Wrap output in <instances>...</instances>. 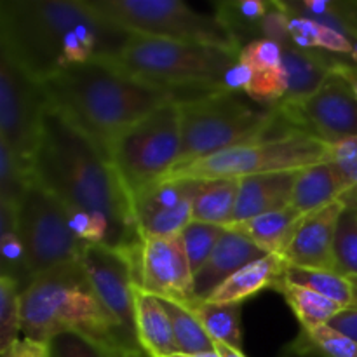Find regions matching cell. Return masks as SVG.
Listing matches in <instances>:
<instances>
[{
    "label": "cell",
    "instance_id": "cell-1",
    "mask_svg": "<svg viewBox=\"0 0 357 357\" xmlns=\"http://www.w3.org/2000/svg\"><path fill=\"white\" fill-rule=\"evenodd\" d=\"M33 178L65 209L84 244L136 251L142 244L131 194L107 152L47 108L37 149Z\"/></svg>",
    "mask_w": 357,
    "mask_h": 357
},
{
    "label": "cell",
    "instance_id": "cell-2",
    "mask_svg": "<svg viewBox=\"0 0 357 357\" xmlns=\"http://www.w3.org/2000/svg\"><path fill=\"white\" fill-rule=\"evenodd\" d=\"M132 38L89 0L0 2V52L42 84L77 65L114 58Z\"/></svg>",
    "mask_w": 357,
    "mask_h": 357
},
{
    "label": "cell",
    "instance_id": "cell-3",
    "mask_svg": "<svg viewBox=\"0 0 357 357\" xmlns=\"http://www.w3.org/2000/svg\"><path fill=\"white\" fill-rule=\"evenodd\" d=\"M49 107L93 139L110 157L128 129L171 100L173 91L152 86L115 65L110 58L77 65L44 82Z\"/></svg>",
    "mask_w": 357,
    "mask_h": 357
},
{
    "label": "cell",
    "instance_id": "cell-4",
    "mask_svg": "<svg viewBox=\"0 0 357 357\" xmlns=\"http://www.w3.org/2000/svg\"><path fill=\"white\" fill-rule=\"evenodd\" d=\"M61 333L82 335L117 357L142 349L105 309L79 260L38 275L21 291V337L49 344Z\"/></svg>",
    "mask_w": 357,
    "mask_h": 357
},
{
    "label": "cell",
    "instance_id": "cell-5",
    "mask_svg": "<svg viewBox=\"0 0 357 357\" xmlns=\"http://www.w3.org/2000/svg\"><path fill=\"white\" fill-rule=\"evenodd\" d=\"M241 49L164 38L136 37L110 58L136 79L173 91L178 98L190 94L234 91L243 93Z\"/></svg>",
    "mask_w": 357,
    "mask_h": 357
},
{
    "label": "cell",
    "instance_id": "cell-6",
    "mask_svg": "<svg viewBox=\"0 0 357 357\" xmlns=\"http://www.w3.org/2000/svg\"><path fill=\"white\" fill-rule=\"evenodd\" d=\"M181 129L180 159L174 169L199 159L264 138L284 124L275 108L251 103L234 91L190 94L178 98ZM171 173V171H169Z\"/></svg>",
    "mask_w": 357,
    "mask_h": 357
},
{
    "label": "cell",
    "instance_id": "cell-7",
    "mask_svg": "<svg viewBox=\"0 0 357 357\" xmlns=\"http://www.w3.org/2000/svg\"><path fill=\"white\" fill-rule=\"evenodd\" d=\"M330 159L331 146L326 143L296 129H278L264 138L241 143L173 169L164 178L194 181L241 180L255 174L302 171Z\"/></svg>",
    "mask_w": 357,
    "mask_h": 357
},
{
    "label": "cell",
    "instance_id": "cell-8",
    "mask_svg": "<svg viewBox=\"0 0 357 357\" xmlns=\"http://www.w3.org/2000/svg\"><path fill=\"white\" fill-rule=\"evenodd\" d=\"M89 3L136 37L241 49L215 13H199L181 0H89Z\"/></svg>",
    "mask_w": 357,
    "mask_h": 357
},
{
    "label": "cell",
    "instance_id": "cell-9",
    "mask_svg": "<svg viewBox=\"0 0 357 357\" xmlns=\"http://www.w3.org/2000/svg\"><path fill=\"white\" fill-rule=\"evenodd\" d=\"M180 150V108L171 100L128 129L112 146L110 159L132 199L176 167Z\"/></svg>",
    "mask_w": 357,
    "mask_h": 357
},
{
    "label": "cell",
    "instance_id": "cell-10",
    "mask_svg": "<svg viewBox=\"0 0 357 357\" xmlns=\"http://www.w3.org/2000/svg\"><path fill=\"white\" fill-rule=\"evenodd\" d=\"M16 218L30 282L59 265L79 260L86 244L73 232L61 204L37 181L17 204Z\"/></svg>",
    "mask_w": 357,
    "mask_h": 357
},
{
    "label": "cell",
    "instance_id": "cell-11",
    "mask_svg": "<svg viewBox=\"0 0 357 357\" xmlns=\"http://www.w3.org/2000/svg\"><path fill=\"white\" fill-rule=\"evenodd\" d=\"M286 128L335 146L357 138V98L340 65L305 100L275 108Z\"/></svg>",
    "mask_w": 357,
    "mask_h": 357
},
{
    "label": "cell",
    "instance_id": "cell-12",
    "mask_svg": "<svg viewBox=\"0 0 357 357\" xmlns=\"http://www.w3.org/2000/svg\"><path fill=\"white\" fill-rule=\"evenodd\" d=\"M47 108L44 84L0 52V142L31 159Z\"/></svg>",
    "mask_w": 357,
    "mask_h": 357
},
{
    "label": "cell",
    "instance_id": "cell-13",
    "mask_svg": "<svg viewBox=\"0 0 357 357\" xmlns=\"http://www.w3.org/2000/svg\"><path fill=\"white\" fill-rule=\"evenodd\" d=\"M136 251L87 244L79 261L105 309L121 324L129 340L138 345L135 324V295L138 288Z\"/></svg>",
    "mask_w": 357,
    "mask_h": 357
},
{
    "label": "cell",
    "instance_id": "cell-14",
    "mask_svg": "<svg viewBox=\"0 0 357 357\" xmlns=\"http://www.w3.org/2000/svg\"><path fill=\"white\" fill-rule=\"evenodd\" d=\"M138 288L160 300L194 302V272L180 236L145 237L136 253Z\"/></svg>",
    "mask_w": 357,
    "mask_h": 357
},
{
    "label": "cell",
    "instance_id": "cell-15",
    "mask_svg": "<svg viewBox=\"0 0 357 357\" xmlns=\"http://www.w3.org/2000/svg\"><path fill=\"white\" fill-rule=\"evenodd\" d=\"M199 181L164 178L132 195L142 239L176 237L194 222V197Z\"/></svg>",
    "mask_w": 357,
    "mask_h": 357
},
{
    "label": "cell",
    "instance_id": "cell-16",
    "mask_svg": "<svg viewBox=\"0 0 357 357\" xmlns=\"http://www.w3.org/2000/svg\"><path fill=\"white\" fill-rule=\"evenodd\" d=\"M282 54V44L271 38H257L241 47L243 94L253 103L265 108H275L284 101L288 93V77Z\"/></svg>",
    "mask_w": 357,
    "mask_h": 357
},
{
    "label": "cell",
    "instance_id": "cell-17",
    "mask_svg": "<svg viewBox=\"0 0 357 357\" xmlns=\"http://www.w3.org/2000/svg\"><path fill=\"white\" fill-rule=\"evenodd\" d=\"M345 206L347 202L340 199L324 208L307 213L300 222L288 250L282 255L286 264L300 268L337 272L333 255L335 234Z\"/></svg>",
    "mask_w": 357,
    "mask_h": 357
},
{
    "label": "cell",
    "instance_id": "cell-18",
    "mask_svg": "<svg viewBox=\"0 0 357 357\" xmlns=\"http://www.w3.org/2000/svg\"><path fill=\"white\" fill-rule=\"evenodd\" d=\"M265 255L267 253L251 243L246 236L237 230L225 229V234L218 241L209 260L194 275V302L206 300L237 271Z\"/></svg>",
    "mask_w": 357,
    "mask_h": 357
},
{
    "label": "cell",
    "instance_id": "cell-19",
    "mask_svg": "<svg viewBox=\"0 0 357 357\" xmlns=\"http://www.w3.org/2000/svg\"><path fill=\"white\" fill-rule=\"evenodd\" d=\"M298 174L300 171H282L241 178L236 213L229 227L265 213L289 208Z\"/></svg>",
    "mask_w": 357,
    "mask_h": 357
},
{
    "label": "cell",
    "instance_id": "cell-20",
    "mask_svg": "<svg viewBox=\"0 0 357 357\" xmlns=\"http://www.w3.org/2000/svg\"><path fill=\"white\" fill-rule=\"evenodd\" d=\"M286 265V260L279 255H265L237 271L202 302L243 303L264 289H274L284 275Z\"/></svg>",
    "mask_w": 357,
    "mask_h": 357
},
{
    "label": "cell",
    "instance_id": "cell-21",
    "mask_svg": "<svg viewBox=\"0 0 357 357\" xmlns=\"http://www.w3.org/2000/svg\"><path fill=\"white\" fill-rule=\"evenodd\" d=\"M135 324L138 344L152 357H173L178 354L173 326L164 302L143 289L136 288Z\"/></svg>",
    "mask_w": 357,
    "mask_h": 357
},
{
    "label": "cell",
    "instance_id": "cell-22",
    "mask_svg": "<svg viewBox=\"0 0 357 357\" xmlns=\"http://www.w3.org/2000/svg\"><path fill=\"white\" fill-rule=\"evenodd\" d=\"M349 194L347 183L331 160L302 169L293 190L291 206L302 213H312Z\"/></svg>",
    "mask_w": 357,
    "mask_h": 357
},
{
    "label": "cell",
    "instance_id": "cell-23",
    "mask_svg": "<svg viewBox=\"0 0 357 357\" xmlns=\"http://www.w3.org/2000/svg\"><path fill=\"white\" fill-rule=\"evenodd\" d=\"M282 47H284L282 58H284V70L286 77H288V93H286L284 101L281 105L305 100L324 82V79L330 75L335 66L345 65L337 59L317 54V52L303 51L295 45L282 44Z\"/></svg>",
    "mask_w": 357,
    "mask_h": 357
},
{
    "label": "cell",
    "instance_id": "cell-24",
    "mask_svg": "<svg viewBox=\"0 0 357 357\" xmlns=\"http://www.w3.org/2000/svg\"><path fill=\"white\" fill-rule=\"evenodd\" d=\"M305 213L298 211L293 206L279 211L265 213V215L255 216L237 225L227 227L246 236L251 243L257 244L261 251L267 255H279L282 257L288 250L289 243L293 241L300 222Z\"/></svg>",
    "mask_w": 357,
    "mask_h": 357
},
{
    "label": "cell",
    "instance_id": "cell-25",
    "mask_svg": "<svg viewBox=\"0 0 357 357\" xmlns=\"http://www.w3.org/2000/svg\"><path fill=\"white\" fill-rule=\"evenodd\" d=\"M288 13L324 24L357 42V0H279Z\"/></svg>",
    "mask_w": 357,
    "mask_h": 357
},
{
    "label": "cell",
    "instance_id": "cell-26",
    "mask_svg": "<svg viewBox=\"0 0 357 357\" xmlns=\"http://www.w3.org/2000/svg\"><path fill=\"white\" fill-rule=\"evenodd\" d=\"M239 180L199 181L194 197V222L227 227L232 223L236 213Z\"/></svg>",
    "mask_w": 357,
    "mask_h": 357
},
{
    "label": "cell",
    "instance_id": "cell-27",
    "mask_svg": "<svg viewBox=\"0 0 357 357\" xmlns=\"http://www.w3.org/2000/svg\"><path fill=\"white\" fill-rule=\"evenodd\" d=\"M272 2L264 0H222L215 3V14L243 47L248 42L264 38L265 21Z\"/></svg>",
    "mask_w": 357,
    "mask_h": 357
},
{
    "label": "cell",
    "instance_id": "cell-28",
    "mask_svg": "<svg viewBox=\"0 0 357 357\" xmlns=\"http://www.w3.org/2000/svg\"><path fill=\"white\" fill-rule=\"evenodd\" d=\"M185 305L190 307L215 344L220 342L237 351H243V330H241L243 303L190 302Z\"/></svg>",
    "mask_w": 357,
    "mask_h": 357
},
{
    "label": "cell",
    "instance_id": "cell-29",
    "mask_svg": "<svg viewBox=\"0 0 357 357\" xmlns=\"http://www.w3.org/2000/svg\"><path fill=\"white\" fill-rule=\"evenodd\" d=\"M274 289L281 293L303 330L326 326L337 314L344 310L338 303L331 302V300L324 298V296L317 295L310 289L302 288V286L289 284L284 279H281Z\"/></svg>",
    "mask_w": 357,
    "mask_h": 357
},
{
    "label": "cell",
    "instance_id": "cell-30",
    "mask_svg": "<svg viewBox=\"0 0 357 357\" xmlns=\"http://www.w3.org/2000/svg\"><path fill=\"white\" fill-rule=\"evenodd\" d=\"M282 279L289 284L302 286V288L310 289V291L338 303L342 309H352L354 307V286H352V281L345 275L338 274V272L286 265Z\"/></svg>",
    "mask_w": 357,
    "mask_h": 357
},
{
    "label": "cell",
    "instance_id": "cell-31",
    "mask_svg": "<svg viewBox=\"0 0 357 357\" xmlns=\"http://www.w3.org/2000/svg\"><path fill=\"white\" fill-rule=\"evenodd\" d=\"M16 208L17 206L0 202V255H2L0 275L16 281L23 291L30 284V278L26 268V251L17 230Z\"/></svg>",
    "mask_w": 357,
    "mask_h": 357
},
{
    "label": "cell",
    "instance_id": "cell-32",
    "mask_svg": "<svg viewBox=\"0 0 357 357\" xmlns=\"http://www.w3.org/2000/svg\"><path fill=\"white\" fill-rule=\"evenodd\" d=\"M288 357H357V344L331 326L300 330L286 349ZM284 356V357H286Z\"/></svg>",
    "mask_w": 357,
    "mask_h": 357
},
{
    "label": "cell",
    "instance_id": "cell-33",
    "mask_svg": "<svg viewBox=\"0 0 357 357\" xmlns=\"http://www.w3.org/2000/svg\"><path fill=\"white\" fill-rule=\"evenodd\" d=\"M162 302L167 314H169L178 354L194 356L202 354V352L216 351L215 342H213L211 338H209V335L206 333L201 321L195 317V314L192 312L190 307L185 305V303L169 302V300H162Z\"/></svg>",
    "mask_w": 357,
    "mask_h": 357
},
{
    "label": "cell",
    "instance_id": "cell-34",
    "mask_svg": "<svg viewBox=\"0 0 357 357\" xmlns=\"http://www.w3.org/2000/svg\"><path fill=\"white\" fill-rule=\"evenodd\" d=\"M33 181L31 159L21 157L0 142V202L17 206Z\"/></svg>",
    "mask_w": 357,
    "mask_h": 357
},
{
    "label": "cell",
    "instance_id": "cell-35",
    "mask_svg": "<svg viewBox=\"0 0 357 357\" xmlns=\"http://www.w3.org/2000/svg\"><path fill=\"white\" fill-rule=\"evenodd\" d=\"M335 267L345 278H357V204L347 202L335 234Z\"/></svg>",
    "mask_w": 357,
    "mask_h": 357
},
{
    "label": "cell",
    "instance_id": "cell-36",
    "mask_svg": "<svg viewBox=\"0 0 357 357\" xmlns=\"http://www.w3.org/2000/svg\"><path fill=\"white\" fill-rule=\"evenodd\" d=\"M225 234L223 227L209 225V223L192 222L183 232L180 234L181 244H183L185 255L188 258L194 275L201 271L202 265L209 260L211 253L215 251L216 244Z\"/></svg>",
    "mask_w": 357,
    "mask_h": 357
},
{
    "label": "cell",
    "instance_id": "cell-37",
    "mask_svg": "<svg viewBox=\"0 0 357 357\" xmlns=\"http://www.w3.org/2000/svg\"><path fill=\"white\" fill-rule=\"evenodd\" d=\"M21 335V288L0 275V351H6Z\"/></svg>",
    "mask_w": 357,
    "mask_h": 357
},
{
    "label": "cell",
    "instance_id": "cell-38",
    "mask_svg": "<svg viewBox=\"0 0 357 357\" xmlns=\"http://www.w3.org/2000/svg\"><path fill=\"white\" fill-rule=\"evenodd\" d=\"M47 345L51 357H117L96 342L77 333L56 335Z\"/></svg>",
    "mask_w": 357,
    "mask_h": 357
},
{
    "label": "cell",
    "instance_id": "cell-39",
    "mask_svg": "<svg viewBox=\"0 0 357 357\" xmlns=\"http://www.w3.org/2000/svg\"><path fill=\"white\" fill-rule=\"evenodd\" d=\"M2 357H51V354H49V345L44 342L20 337L6 351H2Z\"/></svg>",
    "mask_w": 357,
    "mask_h": 357
},
{
    "label": "cell",
    "instance_id": "cell-40",
    "mask_svg": "<svg viewBox=\"0 0 357 357\" xmlns=\"http://www.w3.org/2000/svg\"><path fill=\"white\" fill-rule=\"evenodd\" d=\"M328 326L335 328L357 344V309H344L331 319Z\"/></svg>",
    "mask_w": 357,
    "mask_h": 357
},
{
    "label": "cell",
    "instance_id": "cell-41",
    "mask_svg": "<svg viewBox=\"0 0 357 357\" xmlns=\"http://www.w3.org/2000/svg\"><path fill=\"white\" fill-rule=\"evenodd\" d=\"M340 70H342V73H344V75L349 79V82H351L352 89H354L356 98H357V66H354V65H340Z\"/></svg>",
    "mask_w": 357,
    "mask_h": 357
},
{
    "label": "cell",
    "instance_id": "cell-42",
    "mask_svg": "<svg viewBox=\"0 0 357 357\" xmlns=\"http://www.w3.org/2000/svg\"><path fill=\"white\" fill-rule=\"evenodd\" d=\"M215 349L222 357H246L243 351H237V349L229 347V345H225V344H220V342H216Z\"/></svg>",
    "mask_w": 357,
    "mask_h": 357
},
{
    "label": "cell",
    "instance_id": "cell-43",
    "mask_svg": "<svg viewBox=\"0 0 357 357\" xmlns=\"http://www.w3.org/2000/svg\"><path fill=\"white\" fill-rule=\"evenodd\" d=\"M173 357H222L218 354L216 351H211V352H202V354H194V356H173Z\"/></svg>",
    "mask_w": 357,
    "mask_h": 357
},
{
    "label": "cell",
    "instance_id": "cell-44",
    "mask_svg": "<svg viewBox=\"0 0 357 357\" xmlns=\"http://www.w3.org/2000/svg\"><path fill=\"white\" fill-rule=\"evenodd\" d=\"M124 357H152V356L146 354V352L143 351V349H138V351H131V352H128V354H126Z\"/></svg>",
    "mask_w": 357,
    "mask_h": 357
},
{
    "label": "cell",
    "instance_id": "cell-45",
    "mask_svg": "<svg viewBox=\"0 0 357 357\" xmlns=\"http://www.w3.org/2000/svg\"><path fill=\"white\" fill-rule=\"evenodd\" d=\"M352 281V286H354V307L352 309H357V278H349Z\"/></svg>",
    "mask_w": 357,
    "mask_h": 357
}]
</instances>
